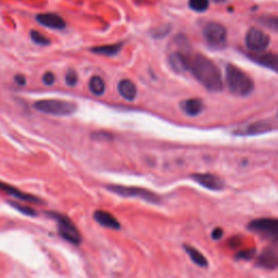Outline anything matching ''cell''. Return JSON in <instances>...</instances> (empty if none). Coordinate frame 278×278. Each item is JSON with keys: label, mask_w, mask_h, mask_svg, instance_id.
Instances as JSON below:
<instances>
[{"label": "cell", "mask_w": 278, "mask_h": 278, "mask_svg": "<svg viewBox=\"0 0 278 278\" xmlns=\"http://www.w3.org/2000/svg\"><path fill=\"white\" fill-rule=\"evenodd\" d=\"M195 79L210 91H221L223 89V80L215 63L204 55H197L192 58L190 69Z\"/></svg>", "instance_id": "6da1fadb"}, {"label": "cell", "mask_w": 278, "mask_h": 278, "mask_svg": "<svg viewBox=\"0 0 278 278\" xmlns=\"http://www.w3.org/2000/svg\"><path fill=\"white\" fill-rule=\"evenodd\" d=\"M226 84L234 95L240 97L250 95L255 88L254 81L249 75L234 64L226 66Z\"/></svg>", "instance_id": "7a4b0ae2"}, {"label": "cell", "mask_w": 278, "mask_h": 278, "mask_svg": "<svg viewBox=\"0 0 278 278\" xmlns=\"http://www.w3.org/2000/svg\"><path fill=\"white\" fill-rule=\"evenodd\" d=\"M34 109L37 111L50 115L65 116L71 115L77 111L78 106L72 101L60 100V99H43L38 100L34 104Z\"/></svg>", "instance_id": "3957f363"}, {"label": "cell", "mask_w": 278, "mask_h": 278, "mask_svg": "<svg viewBox=\"0 0 278 278\" xmlns=\"http://www.w3.org/2000/svg\"><path fill=\"white\" fill-rule=\"evenodd\" d=\"M106 188L115 195L126 198H138L144 201L149 202L153 205L161 204V197L157 195L156 192L146 188L136 187V186H123V185H109Z\"/></svg>", "instance_id": "277c9868"}, {"label": "cell", "mask_w": 278, "mask_h": 278, "mask_svg": "<svg viewBox=\"0 0 278 278\" xmlns=\"http://www.w3.org/2000/svg\"><path fill=\"white\" fill-rule=\"evenodd\" d=\"M47 214L56 220L58 224V232L63 239L71 242L72 245H80L82 242L81 233L69 217L57 212H48Z\"/></svg>", "instance_id": "5b68a950"}, {"label": "cell", "mask_w": 278, "mask_h": 278, "mask_svg": "<svg viewBox=\"0 0 278 278\" xmlns=\"http://www.w3.org/2000/svg\"><path fill=\"white\" fill-rule=\"evenodd\" d=\"M248 230L268 240H278V220L271 217L256 218L248 224Z\"/></svg>", "instance_id": "8992f818"}, {"label": "cell", "mask_w": 278, "mask_h": 278, "mask_svg": "<svg viewBox=\"0 0 278 278\" xmlns=\"http://www.w3.org/2000/svg\"><path fill=\"white\" fill-rule=\"evenodd\" d=\"M206 43L213 49H223L226 46L227 31L221 23L210 22L204 29Z\"/></svg>", "instance_id": "52a82bcc"}, {"label": "cell", "mask_w": 278, "mask_h": 278, "mask_svg": "<svg viewBox=\"0 0 278 278\" xmlns=\"http://www.w3.org/2000/svg\"><path fill=\"white\" fill-rule=\"evenodd\" d=\"M246 46L252 53L265 52L271 43V38L266 33L259 29L252 28L246 34Z\"/></svg>", "instance_id": "ba28073f"}, {"label": "cell", "mask_w": 278, "mask_h": 278, "mask_svg": "<svg viewBox=\"0 0 278 278\" xmlns=\"http://www.w3.org/2000/svg\"><path fill=\"white\" fill-rule=\"evenodd\" d=\"M257 265L265 269H275L278 267V240L272 241V243L263 249L257 260Z\"/></svg>", "instance_id": "9c48e42d"}, {"label": "cell", "mask_w": 278, "mask_h": 278, "mask_svg": "<svg viewBox=\"0 0 278 278\" xmlns=\"http://www.w3.org/2000/svg\"><path fill=\"white\" fill-rule=\"evenodd\" d=\"M191 179L202 187L213 191H220L225 187V183L220 176L211 173H196L191 175Z\"/></svg>", "instance_id": "30bf717a"}, {"label": "cell", "mask_w": 278, "mask_h": 278, "mask_svg": "<svg viewBox=\"0 0 278 278\" xmlns=\"http://www.w3.org/2000/svg\"><path fill=\"white\" fill-rule=\"evenodd\" d=\"M191 60L188 58L185 49L176 50L168 56V64L176 73H185L190 69Z\"/></svg>", "instance_id": "8fae6325"}, {"label": "cell", "mask_w": 278, "mask_h": 278, "mask_svg": "<svg viewBox=\"0 0 278 278\" xmlns=\"http://www.w3.org/2000/svg\"><path fill=\"white\" fill-rule=\"evenodd\" d=\"M250 60L255 63L266 67V69L272 70L274 72H278V55L273 53H251L248 55Z\"/></svg>", "instance_id": "7c38bea8"}, {"label": "cell", "mask_w": 278, "mask_h": 278, "mask_svg": "<svg viewBox=\"0 0 278 278\" xmlns=\"http://www.w3.org/2000/svg\"><path fill=\"white\" fill-rule=\"evenodd\" d=\"M271 131H272V126L268 122L258 121L245 126H241V128L236 130L234 134L237 135V136H255V135L265 134Z\"/></svg>", "instance_id": "4fadbf2b"}, {"label": "cell", "mask_w": 278, "mask_h": 278, "mask_svg": "<svg viewBox=\"0 0 278 278\" xmlns=\"http://www.w3.org/2000/svg\"><path fill=\"white\" fill-rule=\"evenodd\" d=\"M36 21L43 25L45 28L52 29V30H58L61 31L63 29H65L66 23L63 20V18L61 15H59L57 13H40L38 15H36Z\"/></svg>", "instance_id": "5bb4252c"}, {"label": "cell", "mask_w": 278, "mask_h": 278, "mask_svg": "<svg viewBox=\"0 0 278 278\" xmlns=\"http://www.w3.org/2000/svg\"><path fill=\"white\" fill-rule=\"evenodd\" d=\"M0 190H2L3 192H5V193H7V195L13 197L14 199H19L21 201L32 202V204H36V205L45 204L44 201H41V199H39V198H37L35 196H33V195H30V193L23 192L20 189L15 188V187L11 186V185L4 183V182H0Z\"/></svg>", "instance_id": "9a60e30c"}, {"label": "cell", "mask_w": 278, "mask_h": 278, "mask_svg": "<svg viewBox=\"0 0 278 278\" xmlns=\"http://www.w3.org/2000/svg\"><path fill=\"white\" fill-rule=\"evenodd\" d=\"M94 218L98 224H100L104 227H108V229H111V230L121 229L120 222L117 221L111 213L104 211V210H97V211H95Z\"/></svg>", "instance_id": "2e32d148"}, {"label": "cell", "mask_w": 278, "mask_h": 278, "mask_svg": "<svg viewBox=\"0 0 278 278\" xmlns=\"http://www.w3.org/2000/svg\"><path fill=\"white\" fill-rule=\"evenodd\" d=\"M182 110L185 114L189 116H197L199 115L205 109L204 101L199 98H190L187 100H184L181 104Z\"/></svg>", "instance_id": "e0dca14e"}, {"label": "cell", "mask_w": 278, "mask_h": 278, "mask_svg": "<svg viewBox=\"0 0 278 278\" xmlns=\"http://www.w3.org/2000/svg\"><path fill=\"white\" fill-rule=\"evenodd\" d=\"M119 94L128 101H134L137 96V87L130 80H121L117 84Z\"/></svg>", "instance_id": "ac0fdd59"}, {"label": "cell", "mask_w": 278, "mask_h": 278, "mask_svg": "<svg viewBox=\"0 0 278 278\" xmlns=\"http://www.w3.org/2000/svg\"><path fill=\"white\" fill-rule=\"evenodd\" d=\"M123 48V43H117L112 45H104V46H98V47H92L90 52L96 55H101L106 57H112L119 54L121 49Z\"/></svg>", "instance_id": "d6986e66"}, {"label": "cell", "mask_w": 278, "mask_h": 278, "mask_svg": "<svg viewBox=\"0 0 278 278\" xmlns=\"http://www.w3.org/2000/svg\"><path fill=\"white\" fill-rule=\"evenodd\" d=\"M184 249H185V251H186V254L189 256L190 260L196 265H198L200 267H208L209 266L208 260L199 250H197L196 248H193L191 246H187V245L184 246Z\"/></svg>", "instance_id": "ffe728a7"}, {"label": "cell", "mask_w": 278, "mask_h": 278, "mask_svg": "<svg viewBox=\"0 0 278 278\" xmlns=\"http://www.w3.org/2000/svg\"><path fill=\"white\" fill-rule=\"evenodd\" d=\"M88 86H89V90L92 95L103 96L105 94L106 83L103 80V78L98 77V75H94V77L89 80Z\"/></svg>", "instance_id": "44dd1931"}, {"label": "cell", "mask_w": 278, "mask_h": 278, "mask_svg": "<svg viewBox=\"0 0 278 278\" xmlns=\"http://www.w3.org/2000/svg\"><path fill=\"white\" fill-rule=\"evenodd\" d=\"M258 21L263 27L278 33V15H263L260 16Z\"/></svg>", "instance_id": "7402d4cb"}, {"label": "cell", "mask_w": 278, "mask_h": 278, "mask_svg": "<svg viewBox=\"0 0 278 278\" xmlns=\"http://www.w3.org/2000/svg\"><path fill=\"white\" fill-rule=\"evenodd\" d=\"M8 204H9L13 209L18 210L19 212H21L22 214L24 215H29V216H36L37 215V212L35 211V210L28 207V206H23L22 204H20V202L18 201H8Z\"/></svg>", "instance_id": "603a6c76"}, {"label": "cell", "mask_w": 278, "mask_h": 278, "mask_svg": "<svg viewBox=\"0 0 278 278\" xmlns=\"http://www.w3.org/2000/svg\"><path fill=\"white\" fill-rule=\"evenodd\" d=\"M189 8L196 12H205L209 8V0H189Z\"/></svg>", "instance_id": "cb8c5ba5"}, {"label": "cell", "mask_w": 278, "mask_h": 278, "mask_svg": "<svg viewBox=\"0 0 278 278\" xmlns=\"http://www.w3.org/2000/svg\"><path fill=\"white\" fill-rule=\"evenodd\" d=\"M31 38L34 43L40 45V46H47L50 44L49 38H47L44 34H41L37 31H32L31 32Z\"/></svg>", "instance_id": "d4e9b609"}, {"label": "cell", "mask_w": 278, "mask_h": 278, "mask_svg": "<svg viewBox=\"0 0 278 278\" xmlns=\"http://www.w3.org/2000/svg\"><path fill=\"white\" fill-rule=\"evenodd\" d=\"M78 73L74 70H69L65 74V83L67 86H75L78 83Z\"/></svg>", "instance_id": "484cf974"}, {"label": "cell", "mask_w": 278, "mask_h": 278, "mask_svg": "<svg viewBox=\"0 0 278 278\" xmlns=\"http://www.w3.org/2000/svg\"><path fill=\"white\" fill-rule=\"evenodd\" d=\"M255 256H256V249H246V250L238 252V254L236 255V259L249 261V260H251L252 258H254Z\"/></svg>", "instance_id": "4316f807"}, {"label": "cell", "mask_w": 278, "mask_h": 278, "mask_svg": "<svg viewBox=\"0 0 278 278\" xmlns=\"http://www.w3.org/2000/svg\"><path fill=\"white\" fill-rule=\"evenodd\" d=\"M55 81H56V77H55V74L53 72H46L43 75V83L47 86L53 85V84L55 83Z\"/></svg>", "instance_id": "83f0119b"}, {"label": "cell", "mask_w": 278, "mask_h": 278, "mask_svg": "<svg viewBox=\"0 0 278 278\" xmlns=\"http://www.w3.org/2000/svg\"><path fill=\"white\" fill-rule=\"evenodd\" d=\"M212 235V238L217 240V239H221L222 236H223V230L220 229V227H216V229H214L211 233Z\"/></svg>", "instance_id": "f1b7e54d"}, {"label": "cell", "mask_w": 278, "mask_h": 278, "mask_svg": "<svg viewBox=\"0 0 278 278\" xmlns=\"http://www.w3.org/2000/svg\"><path fill=\"white\" fill-rule=\"evenodd\" d=\"M14 80H15V83L18 84V85H20V86H24L25 84H27V80H25V77H24V75H22V74L15 75Z\"/></svg>", "instance_id": "f546056e"}, {"label": "cell", "mask_w": 278, "mask_h": 278, "mask_svg": "<svg viewBox=\"0 0 278 278\" xmlns=\"http://www.w3.org/2000/svg\"><path fill=\"white\" fill-rule=\"evenodd\" d=\"M214 2L215 3H223V2H225V0H214Z\"/></svg>", "instance_id": "4dcf8cb0"}]
</instances>
